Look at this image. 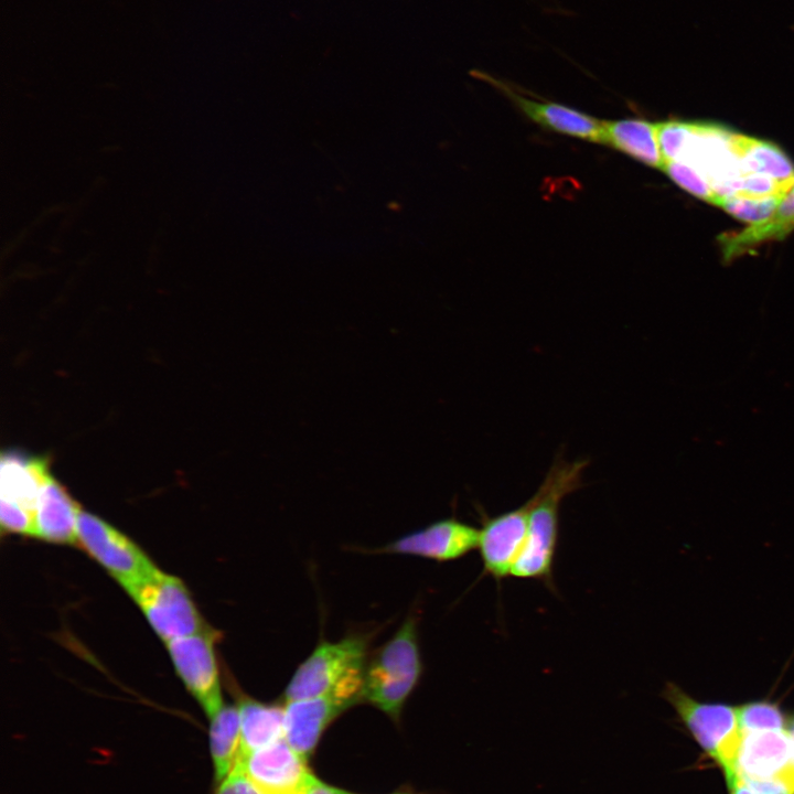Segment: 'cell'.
Returning <instances> with one entry per match:
<instances>
[{
  "label": "cell",
  "mask_w": 794,
  "mask_h": 794,
  "mask_svg": "<svg viewBox=\"0 0 794 794\" xmlns=\"http://www.w3.org/2000/svg\"><path fill=\"white\" fill-rule=\"evenodd\" d=\"M588 460L568 461L558 455L537 491L528 500L529 517L525 546L511 576L536 579L554 586L552 567L559 536V512L566 496L582 486Z\"/></svg>",
  "instance_id": "1"
},
{
  "label": "cell",
  "mask_w": 794,
  "mask_h": 794,
  "mask_svg": "<svg viewBox=\"0 0 794 794\" xmlns=\"http://www.w3.org/2000/svg\"><path fill=\"white\" fill-rule=\"evenodd\" d=\"M422 670L417 621L415 616H409L393 637L367 658L363 675V702L398 720Z\"/></svg>",
  "instance_id": "2"
},
{
  "label": "cell",
  "mask_w": 794,
  "mask_h": 794,
  "mask_svg": "<svg viewBox=\"0 0 794 794\" xmlns=\"http://www.w3.org/2000/svg\"><path fill=\"white\" fill-rule=\"evenodd\" d=\"M662 696L700 748L723 770L725 775L732 774L741 738L738 708L698 701L674 683L664 686Z\"/></svg>",
  "instance_id": "3"
},
{
  "label": "cell",
  "mask_w": 794,
  "mask_h": 794,
  "mask_svg": "<svg viewBox=\"0 0 794 794\" xmlns=\"http://www.w3.org/2000/svg\"><path fill=\"white\" fill-rule=\"evenodd\" d=\"M125 589L165 643L208 626L202 620L184 583L160 569Z\"/></svg>",
  "instance_id": "4"
},
{
  "label": "cell",
  "mask_w": 794,
  "mask_h": 794,
  "mask_svg": "<svg viewBox=\"0 0 794 794\" xmlns=\"http://www.w3.org/2000/svg\"><path fill=\"white\" fill-rule=\"evenodd\" d=\"M369 639L354 634L322 642L298 666L286 686V702L326 694L354 672L365 668Z\"/></svg>",
  "instance_id": "5"
},
{
  "label": "cell",
  "mask_w": 794,
  "mask_h": 794,
  "mask_svg": "<svg viewBox=\"0 0 794 794\" xmlns=\"http://www.w3.org/2000/svg\"><path fill=\"white\" fill-rule=\"evenodd\" d=\"M363 675L364 669L354 672L324 695L286 702L285 739L289 745L308 759L329 725L363 701Z\"/></svg>",
  "instance_id": "6"
},
{
  "label": "cell",
  "mask_w": 794,
  "mask_h": 794,
  "mask_svg": "<svg viewBox=\"0 0 794 794\" xmlns=\"http://www.w3.org/2000/svg\"><path fill=\"white\" fill-rule=\"evenodd\" d=\"M77 543L124 588L153 575L158 568L126 535L88 512L79 511Z\"/></svg>",
  "instance_id": "7"
},
{
  "label": "cell",
  "mask_w": 794,
  "mask_h": 794,
  "mask_svg": "<svg viewBox=\"0 0 794 794\" xmlns=\"http://www.w3.org/2000/svg\"><path fill=\"white\" fill-rule=\"evenodd\" d=\"M219 633L207 626L197 633L167 642L178 675L208 718L223 706L215 654Z\"/></svg>",
  "instance_id": "8"
},
{
  "label": "cell",
  "mask_w": 794,
  "mask_h": 794,
  "mask_svg": "<svg viewBox=\"0 0 794 794\" xmlns=\"http://www.w3.org/2000/svg\"><path fill=\"white\" fill-rule=\"evenodd\" d=\"M732 135L721 127L694 124L693 133L678 160L697 170L718 197L734 196L742 170L732 147Z\"/></svg>",
  "instance_id": "9"
},
{
  "label": "cell",
  "mask_w": 794,
  "mask_h": 794,
  "mask_svg": "<svg viewBox=\"0 0 794 794\" xmlns=\"http://www.w3.org/2000/svg\"><path fill=\"white\" fill-rule=\"evenodd\" d=\"M733 773L745 780H782L794 794V745L787 730L741 732Z\"/></svg>",
  "instance_id": "10"
},
{
  "label": "cell",
  "mask_w": 794,
  "mask_h": 794,
  "mask_svg": "<svg viewBox=\"0 0 794 794\" xmlns=\"http://www.w3.org/2000/svg\"><path fill=\"white\" fill-rule=\"evenodd\" d=\"M482 514L478 549L484 572L495 580L512 573L527 538L529 501L517 508L490 517Z\"/></svg>",
  "instance_id": "11"
},
{
  "label": "cell",
  "mask_w": 794,
  "mask_h": 794,
  "mask_svg": "<svg viewBox=\"0 0 794 794\" xmlns=\"http://www.w3.org/2000/svg\"><path fill=\"white\" fill-rule=\"evenodd\" d=\"M472 75L498 89L516 105L523 114L546 129L601 143L602 120L558 103L528 98L522 94V89L514 84L482 71H473Z\"/></svg>",
  "instance_id": "12"
},
{
  "label": "cell",
  "mask_w": 794,
  "mask_h": 794,
  "mask_svg": "<svg viewBox=\"0 0 794 794\" xmlns=\"http://www.w3.org/2000/svg\"><path fill=\"white\" fill-rule=\"evenodd\" d=\"M307 761L282 738L237 763L262 794H296L312 775Z\"/></svg>",
  "instance_id": "13"
},
{
  "label": "cell",
  "mask_w": 794,
  "mask_h": 794,
  "mask_svg": "<svg viewBox=\"0 0 794 794\" xmlns=\"http://www.w3.org/2000/svg\"><path fill=\"white\" fill-rule=\"evenodd\" d=\"M478 544L479 528L455 518H447L403 536L378 549V552L451 561L468 555L478 548Z\"/></svg>",
  "instance_id": "14"
},
{
  "label": "cell",
  "mask_w": 794,
  "mask_h": 794,
  "mask_svg": "<svg viewBox=\"0 0 794 794\" xmlns=\"http://www.w3.org/2000/svg\"><path fill=\"white\" fill-rule=\"evenodd\" d=\"M49 460L4 451L0 464V500L13 503L35 519L41 487L50 475Z\"/></svg>",
  "instance_id": "15"
},
{
  "label": "cell",
  "mask_w": 794,
  "mask_h": 794,
  "mask_svg": "<svg viewBox=\"0 0 794 794\" xmlns=\"http://www.w3.org/2000/svg\"><path fill=\"white\" fill-rule=\"evenodd\" d=\"M79 511L66 489L50 474L39 495L34 537L55 544H76Z\"/></svg>",
  "instance_id": "16"
},
{
  "label": "cell",
  "mask_w": 794,
  "mask_h": 794,
  "mask_svg": "<svg viewBox=\"0 0 794 794\" xmlns=\"http://www.w3.org/2000/svg\"><path fill=\"white\" fill-rule=\"evenodd\" d=\"M601 143L610 146L650 167L662 169L664 160L656 124L643 119L602 120Z\"/></svg>",
  "instance_id": "17"
},
{
  "label": "cell",
  "mask_w": 794,
  "mask_h": 794,
  "mask_svg": "<svg viewBox=\"0 0 794 794\" xmlns=\"http://www.w3.org/2000/svg\"><path fill=\"white\" fill-rule=\"evenodd\" d=\"M237 706L240 713V758L285 738V707L246 696L239 698Z\"/></svg>",
  "instance_id": "18"
},
{
  "label": "cell",
  "mask_w": 794,
  "mask_h": 794,
  "mask_svg": "<svg viewBox=\"0 0 794 794\" xmlns=\"http://www.w3.org/2000/svg\"><path fill=\"white\" fill-rule=\"evenodd\" d=\"M211 719L208 739L214 779L217 782L236 766L242 751L238 706L224 705Z\"/></svg>",
  "instance_id": "19"
},
{
  "label": "cell",
  "mask_w": 794,
  "mask_h": 794,
  "mask_svg": "<svg viewBox=\"0 0 794 794\" xmlns=\"http://www.w3.org/2000/svg\"><path fill=\"white\" fill-rule=\"evenodd\" d=\"M732 147L739 160L742 175L758 173L781 182L794 181L792 163L775 146L733 133Z\"/></svg>",
  "instance_id": "20"
},
{
  "label": "cell",
  "mask_w": 794,
  "mask_h": 794,
  "mask_svg": "<svg viewBox=\"0 0 794 794\" xmlns=\"http://www.w3.org/2000/svg\"><path fill=\"white\" fill-rule=\"evenodd\" d=\"M794 229V189L785 196L777 210L768 219L752 224L744 230L723 236V254L731 259L749 248L770 239L783 238Z\"/></svg>",
  "instance_id": "21"
},
{
  "label": "cell",
  "mask_w": 794,
  "mask_h": 794,
  "mask_svg": "<svg viewBox=\"0 0 794 794\" xmlns=\"http://www.w3.org/2000/svg\"><path fill=\"white\" fill-rule=\"evenodd\" d=\"M738 708L741 732L784 730L788 721L782 709L768 700L750 701Z\"/></svg>",
  "instance_id": "22"
},
{
  "label": "cell",
  "mask_w": 794,
  "mask_h": 794,
  "mask_svg": "<svg viewBox=\"0 0 794 794\" xmlns=\"http://www.w3.org/2000/svg\"><path fill=\"white\" fill-rule=\"evenodd\" d=\"M785 197L747 198L723 196L715 201L718 205L739 219L755 224L768 219L774 214Z\"/></svg>",
  "instance_id": "23"
},
{
  "label": "cell",
  "mask_w": 794,
  "mask_h": 794,
  "mask_svg": "<svg viewBox=\"0 0 794 794\" xmlns=\"http://www.w3.org/2000/svg\"><path fill=\"white\" fill-rule=\"evenodd\" d=\"M657 140L659 150L666 162L678 161L693 133L694 124L682 121L658 122Z\"/></svg>",
  "instance_id": "24"
},
{
  "label": "cell",
  "mask_w": 794,
  "mask_h": 794,
  "mask_svg": "<svg viewBox=\"0 0 794 794\" xmlns=\"http://www.w3.org/2000/svg\"><path fill=\"white\" fill-rule=\"evenodd\" d=\"M663 170L679 186H682L693 195L698 196L712 204L715 203L716 195L712 192L709 182L691 165L679 161H672L666 162Z\"/></svg>",
  "instance_id": "25"
},
{
  "label": "cell",
  "mask_w": 794,
  "mask_h": 794,
  "mask_svg": "<svg viewBox=\"0 0 794 794\" xmlns=\"http://www.w3.org/2000/svg\"><path fill=\"white\" fill-rule=\"evenodd\" d=\"M794 189V181L781 182L768 175L749 173L741 178L737 195L747 198L785 197Z\"/></svg>",
  "instance_id": "26"
},
{
  "label": "cell",
  "mask_w": 794,
  "mask_h": 794,
  "mask_svg": "<svg viewBox=\"0 0 794 794\" xmlns=\"http://www.w3.org/2000/svg\"><path fill=\"white\" fill-rule=\"evenodd\" d=\"M0 523L3 530L34 537L33 516L4 500H0Z\"/></svg>",
  "instance_id": "27"
},
{
  "label": "cell",
  "mask_w": 794,
  "mask_h": 794,
  "mask_svg": "<svg viewBox=\"0 0 794 794\" xmlns=\"http://www.w3.org/2000/svg\"><path fill=\"white\" fill-rule=\"evenodd\" d=\"M214 794H262L237 763L233 771L217 782Z\"/></svg>",
  "instance_id": "28"
},
{
  "label": "cell",
  "mask_w": 794,
  "mask_h": 794,
  "mask_svg": "<svg viewBox=\"0 0 794 794\" xmlns=\"http://www.w3.org/2000/svg\"><path fill=\"white\" fill-rule=\"evenodd\" d=\"M296 794H353L344 790L331 786L311 775L303 786Z\"/></svg>",
  "instance_id": "29"
},
{
  "label": "cell",
  "mask_w": 794,
  "mask_h": 794,
  "mask_svg": "<svg viewBox=\"0 0 794 794\" xmlns=\"http://www.w3.org/2000/svg\"><path fill=\"white\" fill-rule=\"evenodd\" d=\"M726 779L730 788V794H753L749 786L738 774L732 773Z\"/></svg>",
  "instance_id": "30"
},
{
  "label": "cell",
  "mask_w": 794,
  "mask_h": 794,
  "mask_svg": "<svg viewBox=\"0 0 794 794\" xmlns=\"http://www.w3.org/2000/svg\"><path fill=\"white\" fill-rule=\"evenodd\" d=\"M786 730H787V732L792 739L793 745H794V718L791 721H788Z\"/></svg>",
  "instance_id": "31"
}]
</instances>
